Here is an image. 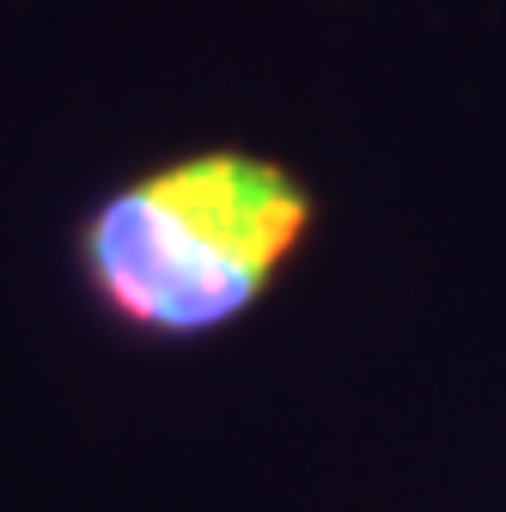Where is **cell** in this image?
<instances>
[{
  "instance_id": "6da1fadb",
  "label": "cell",
  "mask_w": 506,
  "mask_h": 512,
  "mask_svg": "<svg viewBox=\"0 0 506 512\" xmlns=\"http://www.w3.org/2000/svg\"><path fill=\"white\" fill-rule=\"evenodd\" d=\"M311 226V196L269 159L202 153L165 165L86 220L80 263L135 330L202 336L250 311Z\"/></svg>"
}]
</instances>
